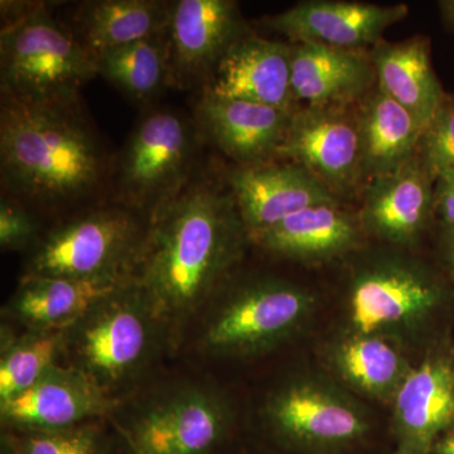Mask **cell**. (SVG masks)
I'll list each match as a JSON object with an SVG mask.
<instances>
[{
    "mask_svg": "<svg viewBox=\"0 0 454 454\" xmlns=\"http://www.w3.org/2000/svg\"><path fill=\"white\" fill-rule=\"evenodd\" d=\"M433 207L441 215L442 220L454 232V170H444L435 176Z\"/></svg>",
    "mask_w": 454,
    "mask_h": 454,
    "instance_id": "1f68e13d",
    "label": "cell"
},
{
    "mask_svg": "<svg viewBox=\"0 0 454 454\" xmlns=\"http://www.w3.org/2000/svg\"><path fill=\"white\" fill-rule=\"evenodd\" d=\"M270 438L288 454H346L363 446L372 423L336 385L298 378L274 391L264 408Z\"/></svg>",
    "mask_w": 454,
    "mask_h": 454,
    "instance_id": "ba28073f",
    "label": "cell"
},
{
    "mask_svg": "<svg viewBox=\"0 0 454 454\" xmlns=\"http://www.w3.org/2000/svg\"><path fill=\"white\" fill-rule=\"evenodd\" d=\"M370 59L379 89L404 107L423 131L428 129L446 100L430 62L428 41L414 37L397 43L380 42Z\"/></svg>",
    "mask_w": 454,
    "mask_h": 454,
    "instance_id": "603a6c76",
    "label": "cell"
},
{
    "mask_svg": "<svg viewBox=\"0 0 454 454\" xmlns=\"http://www.w3.org/2000/svg\"><path fill=\"white\" fill-rule=\"evenodd\" d=\"M121 400L77 370L59 364L20 395L0 403L2 428L56 430L109 419Z\"/></svg>",
    "mask_w": 454,
    "mask_h": 454,
    "instance_id": "7c38bea8",
    "label": "cell"
},
{
    "mask_svg": "<svg viewBox=\"0 0 454 454\" xmlns=\"http://www.w3.org/2000/svg\"><path fill=\"white\" fill-rule=\"evenodd\" d=\"M247 239L231 192L197 172L149 221L134 282L166 327L170 345L220 291Z\"/></svg>",
    "mask_w": 454,
    "mask_h": 454,
    "instance_id": "6da1fadb",
    "label": "cell"
},
{
    "mask_svg": "<svg viewBox=\"0 0 454 454\" xmlns=\"http://www.w3.org/2000/svg\"><path fill=\"white\" fill-rule=\"evenodd\" d=\"M420 146L423 163L433 177L444 170H454V100L443 101L424 131Z\"/></svg>",
    "mask_w": 454,
    "mask_h": 454,
    "instance_id": "f546056e",
    "label": "cell"
},
{
    "mask_svg": "<svg viewBox=\"0 0 454 454\" xmlns=\"http://www.w3.org/2000/svg\"><path fill=\"white\" fill-rule=\"evenodd\" d=\"M394 454H395V453H394ZM417 454H430V453H417Z\"/></svg>",
    "mask_w": 454,
    "mask_h": 454,
    "instance_id": "d590c367",
    "label": "cell"
},
{
    "mask_svg": "<svg viewBox=\"0 0 454 454\" xmlns=\"http://www.w3.org/2000/svg\"><path fill=\"white\" fill-rule=\"evenodd\" d=\"M202 91L294 112L292 46L244 33L226 51Z\"/></svg>",
    "mask_w": 454,
    "mask_h": 454,
    "instance_id": "ac0fdd59",
    "label": "cell"
},
{
    "mask_svg": "<svg viewBox=\"0 0 454 454\" xmlns=\"http://www.w3.org/2000/svg\"><path fill=\"white\" fill-rule=\"evenodd\" d=\"M173 2L90 0L80 3L70 27L94 57L167 32Z\"/></svg>",
    "mask_w": 454,
    "mask_h": 454,
    "instance_id": "cb8c5ba5",
    "label": "cell"
},
{
    "mask_svg": "<svg viewBox=\"0 0 454 454\" xmlns=\"http://www.w3.org/2000/svg\"><path fill=\"white\" fill-rule=\"evenodd\" d=\"M331 365L352 389L382 402H393L413 369L402 352L376 334L352 333L333 348Z\"/></svg>",
    "mask_w": 454,
    "mask_h": 454,
    "instance_id": "484cf974",
    "label": "cell"
},
{
    "mask_svg": "<svg viewBox=\"0 0 454 454\" xmlns=\"http://www.w3.org/2000/svg\"><path fill=\"white\" fill-rule=\"evenodd\" d=\"M442 300V288L426 269L408 260L387 259L364 269L349 293L352 333L365 336L420 324Z\"/></svg>",
    "mask_w": 454,
    "mask_h": 454,
    "instance_id": "30bf717a",
    "label": "cell"
},
{
    "mask_svg": "<svg viewBox=\"0 0 454 454\" xmlns=\"http://www.w3.org/2000/svg\"><path fill=\"white\" fill-rule=\"evenodd\" d=\"M227 184L249 240L306 208L336 202L333 191L297 163L240 167Z\"/></svg>",
    "mask_w": 454,
    "mask_h": 454,
    "instance_id": "5bb4252c",
    "label": "cell"
},
{
    "mask_svg": "<svg viewBox=\"0 0 454 454\" xmlns=\"http://www.w3.org/2000/svg\"><path fill=\"white\" fill-rule=\"evenodd\" d=\"M432 175L411 160L396 172L372 179L364 196L361 223L370 234L411 244L422 234L433 208Z\"/></svg>",
    "mask_w": 454,
    "mask_h": 454,
    "instance_id": "d6986e66",
    "label": "cell"
},
{
    "mask_svg": "<svg viewBox=\"0 0 454 454\" xmlns=\"http://www.w3.org/2000/svg\"><path fill=\"white\" fill-rule=\"evenodd\" d=\"M293 113L202 91L195 107V124L200 136L223 154L241 167H252L270 163L279 153Z\"/></svg>",
    "mask_w": 454,
    "mask_h": 454,
    "instance_id": "2e32d148",
    "label": "cell"
},
{
    "mask_svg": "<svg viewBox=\"0 0 454 454\" xmlns=\"http://www.w3.org/2000/svg\"><path fill=\"white\" fill-rule=\"evenodd\" d=\"M250 240L278 256L312 264L351 252L357 247L360 231L356 220L340 210L337 202L322 203L293 215Z\"/></svg>",
    "mask_w": 454,
    "mask_h": 454,
    "instance_id": "7402d4cb",
    "label": "cell"
},
{
    "mask_svg": "<svg viewBox=\"0 0 454 454\" xmlns=\"http://www.w3.org/2000/svg\"><path fill=\"white\" fill-rule=\"evenodd\" d=\"M448 260H450V268L454 273V232H452V239H450V250H448Z\"/></svg>",
    "mask_w": 454,
    "mask_h": 454,
    "instance_id": "e575fe53",
    "label": "cell"
},
{
    "mask_svg": "<svg viewBox=\"0 0 454 454\" xmlns=\"http://www.w3.org/2000/svg\"><path fill=\"white\" fill-rule=\"evenodd\" d=\"M65 330H2L0 403L20 395L62 364Z\"/></svg>",
    "mask_w": 454,
    "mask_h": 454,
    "instance_id": "83f0119b",
    "label": "cell"
},
{
    "mask_svg": "<svg viewBox=\"0 0 454 454\" xmlns=\"http://www.w3.org/2000/svg\"><path fill=\"white\" fill-rule=\"evenodd\" d=\"M167 345L166 327L133 280L66 328L62 364L121 400Z\"/></svg>",
    "mask_w": 454,
    "mask_h": 454,
    "instance_id": "3957f363",
    "label": "cell"
},
{
    "mask_svg": "<svg viewBox=\"0 0 454 454\" xmlns=\"http://www.w3.org/2000/svg\"><path fill=\"white\" fill-rule=\"evenodd\" d=\"M2 447L3 454H130L106 419L56 430L3 429Z\"/></svg>",
    "mask_w": 454,
    "mask_h": 454,
    "instance_id": "f1b7e54d",
    "label": "cell"
},
{
    "mask_svg": "<svg viewBox=\"0 0 454 454\" xmlns=\"http://www.w3.org/2000/svg\"><path fill=\"white\" fill-rule=\"evenodd\" d=\"M113 163L80 98L31 103L2 94L0 172L5 195L35 212L61 211L97 197Z\"/></svg>",
    "mask_w": 454,
    "mask_h": 454,
    "instance_id": "7a4b0ae2",
    "label": "cell"
},
{
    "mask_svg": "<svg viewBox=\"0 0 454 454\" xmlns=\"http://www.w3.org/2000/svg\"><path fill=\"white\" fill-rule=\"evenodd\" d=\"M395 454L430 453L454 427V364L430 354L413 367L393 400Z\"/></svg>",
    "mask_w": 454,
    "mask_h": 454,
    "instance_id": "e0dca14e",
    "label": "cell"
},
{
    "mask_svg": "<svg viewBox=\"0 0 454 454\" xmlns=\"http://www.w3.org/2000/svg\"><path fill=\"white\" fill-rule=\"evenodd\" d=\"M98 76L125 98L148 106L169 86L167 32L110 50L97 59Z\"/></svg>",
    "mask_w": 454,
    "mask_h": 454,
    "instance_id": "4316f807",
    "label": "cell"
},
{
    "mask_svg": "<svg viewBox=\"0 0 454 454\" xmlns=\"http://www.w3.org/2000/svg\"><path fill=\"white\" fill-rule=\"evenodd\" d=\"M434 454H454V429L442 435L432 448Z\"/></svg>",
    "mask_w": 454,
    "mask_h": 454,
    "instance_id": "d6a6232c",
    "label": "cell"
},
{
    "mask_svg": "<svg viewBox=\"0 0 454 454\" xmlns=\"http://www.w3.org/2000/svg\"><path fill=\"white\" fill-rule=\"evenodd\" d=\"M149 220L121 203H103L62 220L33 247L23 276L134 280Z\"/></svg>",
    "mask_w": 454,
    "mask_h": 454,
    "instance_id": "5b68a950",
    "label": "cell"
},
{
    "mask_svg": "<svg viewBox=\"0 0 454 454\" xmlns=\"http://www.w3.org/2000/svg\"><path fill=\"white\" fill-rule=\"evenodd\" d=\"M278 155L291 158L333 192L348 190L361 178L357 121L342 107L294 110Z\"/></svg>",
    "mask_w": 454,
    "mask_h": 454,
    "instance_id": "4fadbf2b",
    "label": "cell"
},
{
    "mask_svg": "<svg viewBox=\"0 0 454 454\" xmlns=\"http://www.w3.org/2000/svg\"><path fill=\"white\" fill-rule=\"evenodd\" d=\"M408 13L405 4L315 0L298 3L288 11L268 18L267 26L295 43L363 51L380 43L384 32Z\"/></svg>",
    "mask_w": 454,
    "mask_h": 454,
    "instance_id": "9a60e30c",
    "label": "cell"
},
{
    "mask_svg": "<svg viewBox=\"0 0 454 454\" xmlns=\"http://www.w3.org/2000/svg\"><path fill=\"white\" fill-rule=\"evenodd\" d=\"M232 424L231 409L216 390L182 384L145 399L115 427L130 454H219Z\"/></svg>",
    "mask_w": 454,
    "mask_h": 454,
    "instance_id": "9c48e42d",
    "label": "cell"
},
{
    "mask_svg": "<svg viewBox=\"0 0 454 454\" xmlns=\"http://www.w3.org/2000/svg\"><path fill=\"white\" fill-rule=\"evenodd\" d=\"M375 76L372 59L361 51L318 43L292 46L294 103L309 107H343L365 95Z\"/></svg>",
    "mask_w": 454,
    "mask_h": 454,
    "instance_id": "ffe728a7",
    "label": "cell"
},
{
    "mask_svg": "<svg viewBox=\"0 0 454 454\" xmlns=\"http://www.w3.org/2000/svg\"><path fill=\"white\" fill-rule=\"evenodd\" d=\"M2 94L31 103L73 101L98 76L94 57L46 3L2 2Z\"/></svg>",
    "mask_w": 454,
    "mask_h": 454,
    "instance_id": "277c9868",
    "label": "cell"
},
{
    "mask_svg": "<svg viewBox=\"0 0 454 454\" xmlns=\"http://www.w3.org/2000/svg\"><path fill=\"white\" fill-rule=\"evenodd\" d=\"M130 282L23 276L3 313L20 330H66Z\"/></svg>",
    "mask_w": 454,
    "mask_h": 454,
    "instance_id": "44dd1931",
    "label": "cell"
},
{
    "mask_svg": "<svg viewBox=\"0 0 454 454\" xmlns=\"http://www.w3.org/2000/svg\"><path fill=\"white\" fill-rule=\"evenodd\" d=\"M197 343L215 356H253L282 345L309 322L315 298L286 280L254 279L212 298Z\"/></svg>",
    "mask_w": 454,
    "mask_h": 454,
    "instance_id": "52a82bcc",
    "label": "cell"
},
{
    "mask_svg": "<svg viewBox=\"0 0 454 454\" xmlns=\"http://www.w3.org/2000/svg\"><path fill=\"white\" fill-rule=\"evenodd\" d=\"M41 239V223L35 212L17 200L2 196L0 201V247L5 252L35 247Z\"/></svg>",
    "mask_w": 454,
    "mask_h": 454,
    "instance_id": "4dcf8cb0",
    "label": "cell"
},
{
    "mask_svg": "<svg viewBox=\"0 0 454 454\" xmlns=\"http://www.w3.org/2000/svg\"><path fill=\"white\" fill-rule=\"evenodd\" d=\"M441 7L443 9L444 14H446L447 20H450V25L454 27V0L442 2Z\"/></svg>",
    "mask_w": 454,
    "mask_h": 454,
    "instance_id": "836d02e7",
    "label": "cell"
},
{
    "mask_svg": "<svg viewBox=\"0 0 454 454\" xmlns=\"http://www.w3.org/2000/svg\"><path fill=\"white\" fill-rule=\"evenodd\" d=\"M199 130L173 109H152L137 122L113 169L115 201L151 221L196 175Z\"/></svg>",
    "mask_w": 454,
    "mask_h": 454,
    "instance_id": "8992f818",
    "label": "cell"
},
{
    "mask_svg": "<svg viewBox=\"0 0 454 454\" xmlns=\"http://www.w3.org/2000/svg\"><path fill=\"white\" fill-rule=\"evenodd\" d=\"M357 125L361 177L370 181L411 162L424 134L413 116L380 89L364 104Z\"/></svg>",
    "mask_w": 454,
    "mask_h": 454,
    "instance_id": "d4e9b609",
    "label": "cell"
},
{
    "mask_svg": "<svg viewBox=\"0 0 454 454\" xmlns=\"http://www.w3.org/2000/svg\"><path fill=\"white\" fill-rule=\"evenodd\" d=\"M244 33L238 4L231 0L173 2L167 29L169 86L202 89Z\"/></svg>",
    "mask_w": 454,
    "mask_h": 454,
    "instance_id": "8fae6325",
    "label": "cell"
}]
</instances>
